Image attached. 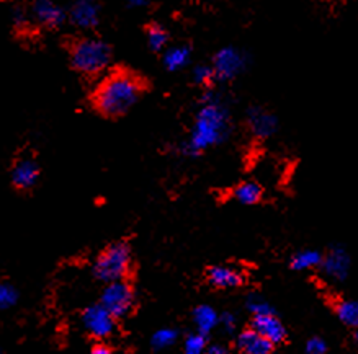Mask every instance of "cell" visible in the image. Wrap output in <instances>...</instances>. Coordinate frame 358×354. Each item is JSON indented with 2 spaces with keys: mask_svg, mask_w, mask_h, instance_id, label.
Masks as SVG:
<instances>
[{
  "mask_svg": "<svg viewBox=\"0 0 358 354\" xmlns=\"http://www.w3.org/2000/svg\"><path fill=\"white\" fill-rule=\"evenodd\" d=\"M231 131L229 108L222 103L216 91L208 89L201 96V106L195 115L190 135L183 140L178 150L185 157L195 158L205 150L224 142Z\"/></svg>",
  "mask_w": 358,
  "mask_h": 354,
  "instance_id": "cell-1",
  "label": "cell"
},
{
  "mask_svg": "<svg viewBox=\"0 0 358 354\" xmlns=\"http://www.w3.org/2000/svg\"><path fill=\"white\" fill-rule=\"evenodd\" d=\"M146 84L138 74L116 69L103 77L92 94V105L105 118H122L141 100Z\"/></svg>",
  "mask_w": 358,
  "mask_h": 354,
  "instance_id": "cell-2",
  "label": "cell"
},
{
  "mask_svg": "<svg viewBox=\"0 0 358 354\" xmlns=\"http://www.w3.org/2000/svg\"><path fill=\"white\" fill-rule=\"evenodd\" d=\"M113 51L108 43L100 38H79L71 45L69 62L71 67L85 77L99 75L108 69Z\"/></svg>",
  "mask_w": 358,
  "mask_h": 354,
  "instance_id": "cell-3",
  "label": "cell"
},
{
  "mask_svg": "<svg viewBox=\"0 0 358 354\" xmlns=\"http://www.w3.org/2000/svg\"><path fill=\"white\" fill-rule=\"evenodd\" d=\"M133 266L131 246L128 242L120 240L101 250L92 266V273L105 284L124 281Z\"/></svg>",
  "mask_w": 358,
  "mask_h": 354,
  "instance_id": "cell-4",
  "label": "cell"
},
{
  "mask_svg": "<svg viewBox=\"0 0 358 354\" xmlns=\"http://www.w3.org/2000/svg\"><path fill=\"white\" fill-rule=\"evenodd\" d=\"M106 312L115 320L127 317L134 307V289L133 286L124 281H116V283L105 284L100 294V302Z\"/></svg>",
  "mask_w": 358,
  "mask_h": 354,
  "instance_id": "cell-5",
  "label": "cell"
},
{
  "mask_svg": "<svg viewBox=\"0 0 358 354\" xmlns=\"http://www.w3.org/2000/svg\"><path fill=\"white\" fill-rule=\"evenodd\" d=\"M213 72H215V80L229 82L241 75L248 67V56L237 47L226 46L220 50L213 57L211 62Z\"/></svg>",
  "mask_w": 358,
  "mask_h": 354,
  "instance_id": "cell-6",
  "label": "cell"
},
{
  "mask_svg": "<svg viewBox=\"0 0 358 354\" xmlns=\"http://www.w3.org/2000/svg\"><path fill=\"white\" fill-rule=\"evenodd\" d=\"M350 265L352 258L345 246L332 245L327 250V253L322 255L319 270L322 271V274L327 279L334 281V283H343L348 278V273H350Z\"/></svg>",
  "mask_w": 358,
  "mask_h": 354,
  "instance_id": "cell-7",
  "label": "cell"
},
{
  "mask_svg": "<svg viewBox=\"0 0 358 354\" xmlns=\"http://www.w3.org/2000/svg\"><path fill=\"white\" fill-rule=\"evenodd\" d=\"M82 325L94 338L105 339L115 333L116 320L100 304H94L82 314Z\"/></svg>",
  "mask_w": 358,
  "mask_h": 354,
  "instance_id": "cell-8",
  "label": "cell"
},
{
  "mask_svg": "<svg viewBox=\"0 0 358 354\" xmlns=\"http://www.w3.org/2000/svg\"><path fill=\"white\" fill-rule=\"evenodd\" d=\"M28 12H30L31 22L38 23L43 28H48V30H56L67 22L66 8L55 2H50V0H38Z\"/></svg>",
  "mask_w": 358,
  "mask_h": 354,
  "instance_id": "cell-9",
  "label": "cell"
},
{
  "mask_svg": "<svg viewBox=\"0 0 358 354\" xmlns=\"http://www.w3.org/2000/svg\"><path fill=\"white\" fill-rule=\"evenodd\" d=\"M67 13V22L80 30H94L100 23V6L92 0H77Z\"/></svg>",
  "mask_w": 358,
  "mask_h": 354,
  "instance_id": "cell-10",
  "label": "cell"
},
{
  "mask_svg": "<svg viewBox=\"0 0 358 354\" xmlns=\"http://www.w3.org/2000/svg\"><path fill=\"white\" fill-rule=\"evenodd\" d=\"M40 163L33 157L18 158L10 170L12 185L20 191H28L40 180Z\"/></svg>",
  "mask_w": 358,
  "mask_h": 354,
  "instance_id": "cell-11",
  "label": "cell"
},
{
  "mask_svg": "<svg viewBox=\"0 0 358 354\" xmlns=\"http://www.w3.org/2000/svg\"><path fill=\"white\" fill-rule=\"evenodd\" d=\"M248 128L257 139H268L277 133L278 119L262 106H252L248 111Z\"/></svg>",
  "mask_w": 358,
  "mask_h": 354,
  "instance_id": "cell-12",
  "label": "cell"
},
{
  "mask_svg": "<svg viewBox=\"0 0 358 354\" xmlns=\"http://www.w3.org/2000/svg\"><path fill=\"white\" fill-rule=\"evenodd\" d=\"M250 330H254L255 333L272 343L273 346L278 343H283L285 338H287V328H285L282 320L277 317V314L262 315V317H252Z\"/></svg>",
  "mask_w": 358,
  "mask_h": 354,
  "instance_id": "cell-13",
  "label": "cell"
},
{
  "mask_svg": "<svg viewBox=\"0 0 358 354\" xmlns=\"http://www.w3.org/2000/svg\"><path fill=\"white\" fill-rule=\"evenodd\" d=\"M208 283L216 289H232L239 288L244 283V274L232 266H211L206 273Z\"/></svg>",
  "mask_w": 358,
  "mask_h": 354,
  "instance_id": "cell-14",
  "label": "cell"
},
{
  "mask_svg": "<svg viewBox=\"0 0 358 354\" xmlns=\"http://www.w3.org/2000/svg\"><path fill=\"white\" fill-rule=\"evenodd\" d=\"M236 346L241 354H272L273 344L260 337L254 330H244L237 334Z\"/></svg>",
  "mask_w": 358,
  "mask_h": 354,
  "instance_id": "cell-15",
  "label": "cell"
},
{
  "mask_svg": "<svg viewBox=\"0 0 358 354\" xmlns=\"http://www.w3.org/2000/svg\"><path fill=\"white\" fill-rule=\"evenodd\" d=\"M193 322H195L196 333L206 334L211 333L217 325H220V314L216 312L211 305H198V307L193 310Z\"/></svg>",
  "mask_w": 358,
  "mask_h": 354,
  "instance_id": "cell-16",
  "label": "cell"
},
{
  "mask_svg": "<svg viewBox=\"0 0 358 354\" xmlns=\"http://www.w3.org/2000/svg\"><path fill=\"white\" fill-rule=\"evenodd\" d=\"M190 57H192V47L188 45H178V46L167 47V50L164 51L162 62H164V67H166L169 72H176L188 66Z\"/></svg>",
  "mask_w": 358,
  "mask_h": 354,
  "instance_id": "cell-17",
  "label": "cell"
},
{
  "mask_svg": "<svg viewBox=\"0 0 358 354\" xmlns=\"http://www.w3.org/2000/svg\"><path fill=\"white\" fill-rule=\"evenodd\" d=\"M264 198V188L257 182H243L236 186L234 200L244 206L259 205Z\"/></svg>",
  "mask_w": 358,
  "mask_h": 354,
  "instance_id": "cell-18",
  "label": "cell"
},
{
  "mask_svg": "<svg viewBox=\"0 0 358 354\" xmlns=\"http://www.w3.org/2000/svg\"><path fill=\"white\" fill-rule=\"evenodd\" d=\"M322 260V253L317 250H301L296 251L289 260V266L294 271H309L319 268Z\"/></svg>",
  "mask_w": 358,
  "mask_h": 354,
  "instance_id": "cell-19",
  "label": "cell"
},
{
  "mask_svg": "<svg viewBox=\"0 0 358 354\" xmlns=\"http://www.w3.org/2000/svg\"><path fill=\"white\" fill-rule=\"evenodd\" d=\"M146 36H148V46L151 51L164 52L167 50L169 31L166 27L161 25V23H151V25H148Z\"/></svg>",
  "mask_w": 358,
  "mask_h": 354,
  "instance_id": "cell-20",
  "label": "cell"
},
{
  "mask_svg": "<svg viewBox=\"0 0 358 354\" xmlns=\"http://www.w3.org/2000/svg\"><path fill=\"white\" fill-rule=\"evenodd\" d=\"M336 314L343 325L350 328L358 327V305L355 300L341 299L336 302Z\"/></svg>",
  "mask_w": 358,
  "mask_h": 354,
  "instance_id": "cell-21",
  "label": "cell"
},
{
  "mask_svg": "<svg viewBox=\"0 0 358 354\" xmlns=\"http://www.w3.org/2000/svg\"><path fill=\"white\" fill-rule=\"evenodd\" d=\"M18 299H20V294H18V289L15 286L0 279V312L15 307Z\"/></svg>",
  "mask_w": 358,
  "mask_h": 354,
  "instance_id": "cell-22",
  "label": "cell"
},
{
  "mask_svg": "<svg viewBox=\"0 0 358 354\" xmlns=\"http://www.w3.org/2000/svg\"><path fill=\"white\" fill-rule=\"evenodd\" d=\"M177 338H178V333L173 328H161L152 334L151 344L154 349L162 351V349L173 346V344L177 343Z\"/></svg>",
  "mask_w": 358,
  "mask_h": 354,
  "instance_id": "cell-23",
  "label": "cell"
},
{
  "mask_svg": "<svg viewBox=\"0 0 358 354\" xmlns=\"http://www.w3.org/2000/svg\"><path fill=\"white\" fill-rule=\"evenodd\" d=\"M248 309H249V312L252 314V317H262V315L275 314V310L272 305H270V302H267V300H265L262 295H259V294L249 295Z\"/></svg>",
  "mask_w": 358,
  "mask_h": 354,
  "instance_id": "cell-24",
  "label": "cell"
},
{
  "mask_svg": "<svg viewBox=\"0 0 358 354\" xmlns=\"http://www.w3.org/2000/svg\"><path fill=\"white\" fill-rule=\"evenodd\" d=\"M206 337L200 333H192L185 338V343H183V354H205L206 349Z\"/></svg>",
  "mask_w": 358,
  "mask_h": 354,
  "instance_id": "cell-25",
  "label": "cell"
},
{
  "mask_svg": "<svg viewBox=\"0 0 358 354\" xmlns=\"http://www.w3.org/2000/svg\"><path fill=\"white\" fill-rule=\"evenodd\" d=\"M31 17H30V12L27 10V8L23 7H15L12 12V25L15 28L17 31L20 33H27L30 30L31 27Z\"/></svg>",
  "mask_w": 358,
  "mask_h": 354,
  "instance_id": "cell-26",
  "label": "cell"
},
{
  "mask_svg": "<svg viewBox=\"0 0 358 354\" xmlns=\"http://www.w3.org/2000/svg\"><path fill=\"white\" fill-rule=\"evenodd\" d=\"M193 80H195L196 85L210 89L213 82H215V72H213L211 64H198L193 69Z\"/></svg>",
  "mask_w": 358,
  "mask_h": 354,
  "instance_id": "cell-27",
  "label": "cell"
},
{
  "mask_svg": "<svg viewBox=\"0 0 358 354\" xmlns=\"http://www.w3.org/2000/svg\"><path fill=\"white\" fill-rule=\"evenodd\" d=\"M306 354H327V343L319 337L311 338L306 343Z\"/></svg>",
  "mask_w": 358,
  "mask_h": 354,
  "instance_id": "cell-28",
  "label": "cell"
},
{
  "mask_svg": "<svg viewBox=\"0 0 358 354\" xmlns=\"http://www.w3.org/2000/svg\"><path fill=\"white\" fill-rule=\"evenodd\" d=\"M220 325L226 330L227 333H232L236 330V325H237L236 317L229 312L222 314V315H220Z\"/></svg>",
  "mask_w": 358,
  "mask_h": 354,
  "instance_id": "cell-29",
  "label": "cell"
},
{
  "mask_svg": "<svg viewBox=\"0 0 358 354\" xmlns=\"http://www.w3.org/2000/svg\"><path fill=\"white\" fill-rule=\"evenodd\" d=\"M205 354H229V349H227L224 344L213 343V344H208L205 349Z\"/></svg>",
  "mask_w": 358,
  "mask_h": 354,
  "instance_id": "cell-30",
  "label": "cell"
},
{
  "mask_svg": "<svg viewBox=\"0 0 358 354\" xmlns=\"http://www.w3.org/2000/svg\"><path fill=\"white\" fill-rule=\"evenodd\" d=\"M90 354H111V349L106 346V344H95V346L90 349Z\"/></svg>",
  "mask_w": 358,
  "mask_h": 354,
  "instance_id": "cell-31",
  "label": "cell"
},
{
  "mask_svg": "<svg viewBox=\"0 0 358 354\" xmlns=\"http://www.w3.org/2000/svg\"><path fill=\"white\" fill-rule=\"evenodd\" d=\"M149 2H144V0H131L128 2V7H146Z\"/></svg>",
  "mask_w": 358,
  "mask_h": 354,
  "instance_id": "cell-32",
  "label": "cell"
},
{
  "mask_svg": "<svg viewBox=\"0 0 358 354\" xmlns=\"http://www.w3.org/2000/svg\"><path fill=\"white\" fill-rule=\"evenodd\" d=\"M0 354H2V353H0Z\"/></svg>",
  "mask_w": 358,
  "mask_h": 354,
  "instance_id": "cell-33",
  "label": "cell"
}]
</instances>
